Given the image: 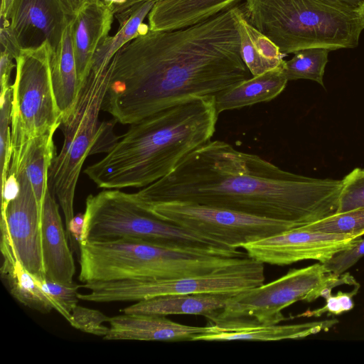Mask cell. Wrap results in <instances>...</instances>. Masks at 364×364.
Here are the masks:
<instances>
[{
    "instance_id": "11",
    "label": "cell",
    "mask_w": 364,
    "mask_h": 364,
    "mask_svg": "<svg viewBox=\"0 0 364 364\" xmlns=\"http://www.w3.org/2000/svg\"><path fill=\"white\" fill-rule=\"evenodd\" d=\"M144 206L165 221L234 249L296 228L281 220L198 204L168 202Z\"/></svg>"
},
{
    "instance_id": "4",
    "label": "cell",
    "mask_w": 364,
    "mask_h": 364,
    "mask_svg": "<svg viewBox=\"0 0 364 364\" xmlns=\"http://www.w3.org/2000/svg\"><path fill=\"white\" fill-rule=\"evenodd\" d=\"M79 279H174L205 274L246 262L240 250L171 247L134 238L79 243Z\"/></svg>"
},
{
    "instance_id": "38",
    "label": "cell",
    "mask_w": 364,
    "mask_h": 364,
    "mask_svg": "<svg viewBox=\"0 0 364 364\" xmlns=\"http://www.w3.org/2000/svg\"><path fill=\"white\" fill-rule=\"evenodd\" d=\"M69 14L73 17L83 6L87 0H62Z\"/></svg>"
},
{
    "instance_id": "15",
    "label": "cell",
    "mask_w": 364,
    "mask_h": 364,
    "mask_svg": "<svg viewBox=\"0 0 364 364\" xmlns=\"http://www.w3.org/2000/svg\"><path fill=\"white\" fill-rule=\"evenodd\" d=\"M338 321H312L301 324H264L250 319L233 318L209 321L207 331L193 341H261L298 339L328 330Z\"/></svg>"
},
{
    "instance_id": "2",
    "label": "cell",
    "mask_w": 364,
    "mask_h": 364,
    "mask_svg": "<svg viewBox=\"0 0 364 364\" xmlns=\"http://www.w3.org/2000/svg\"><path fill=\"white\" fill-rule=\"evenodd\" d=\"M342 186V180L291 173L227 142L210 140L134 195L144 205L198 204L299 228L336 213Z\"/></svg>"
},
{
    "instance_id": "1",
    "label": "cell",
    "mask_w": 364,
    "mask_h": 364,
    "mask_svg": "<svg viewBox=\"0 0 364 364\" xmlns=\"http://www.w3.org/2000/svg\"><path fill=\"white\" fill-rule=\"evenodd\" d=\"M240 7L172 31L146 26L107 65L102 109L131 125L179 100L215 95L252 77L240 55Z\"/></svg>"
},
{
    "instance_id": "18",
    "label": "cell",
    "mask_w": 364,
    "mask_h": 364,
    "mask_svg": "<svg viewBox=\"0 0 364 364\" xmlns=\"http://www.w3.org/2000/svg\"><path fill=\"white\" fill-rule=\"evenodd\" d=\"M109 322V331L103 337L107 341H193L207 331V326L183 325L156 315L124 314L110 317Z\"/></svg>"
},
{
    "instance_id": "24",
    "label": "cell",
    "mask_w": 364,
    "mask_h": 364,
    "mask_svg": "<svg viewBox=\"0 0 364 364\" xmlns=\"http://www.w3.org/2000/svg\"><path fill=\"white\" fill-rule=\"evenodd\" d=\"M156 1L136 3L114 15L119 23L118 31L114 36H108L98 47L92 60L91 70L105 68L121 48L140 34L146 26L143 21Z\"/></svg>"
},
{
    "instance_id": "26",
    "label": "cell",
    "mask_w": 364,
    "mask_h": 364,
    "mask_svg": "<svg viewBox=\"0 0 364 364\" xmlns=\"http://www.w3.org/2000/svg\"><path fill=\"white\" fill-rule=\"evenodd\" d=\"M0 272L10 294L18 301L42 314L55 310L54 301L41 287L39 279L31 274L18 259L3 260Z\"/></svg>"
},
{
    "instance_id": "28",
    "label": "cell",
    "mask_w": 364,
    "mask_h": 364,
    "mask_svg": "<svg viewBox=\"0 0 364 364\" xmlns=\"http://www.w3.org/2000/svg\"><path fill=\"white\" fill-rule=\"evenodd\" d=\"M300 228L306 230L359 237L364 235V208L336 213Z\"/></svg>"
},
{
    "instance_id": "19",
    "label": "cell",
    "mask_w": 364,
    "mask_h": 364,
    "mask_svg": "<svg viewBox=\"0 0 364 364\" xmlns=\"http://www.w3.org/2000/svg\"><path fill=\"white\" fill-rule=\"evenodd\" d=\"M241 0H156L148 14L152 31H172L204 21Z\"/></svg>"
},
{
    "instance_id": "41",
    "label": "cell",
    "mask_w": 364,
    "mask_h": 364,
    "mask_svg": "<svg viewBox=\"0 0 364 364\" xmlns=\"http://www.w3.org/2000/svg\"><path fill=\"white\" fill-rule=\"evenodd\" d=\"M360 21L364 28V1L358 7Z\"/></svg>"
},
{
    "instance_id": "32",
    "label": "cell",
    "mask_w": 364,
    "mask_h": 364,
    "mask_svg": "<svg viewBox=\"0 0 364 364\" xmlns=\"http://www.w3.org/2000/svg\"><path fill=\"white\" fill-rule=\"evenodd\" d=\"M71 314L72 319L69 323L73 327L98 336L104 337L107 334L109 328L103 323L108 322L110 317L102 312L77 305Z\"/></svg>"
},
{
    "instance_id": "21",
    "label": "cell",
    "mask_w": 364,
    "mask_h": 364,
    "mask_svg": "<svg viewBox=\"0 0 364 364\" xmlns=\"http://www.w3.org/2000/svg\"><path fill=\"white\" fill-rule=\"evenodd\" d=\"M282 67L252 76L214 95L218 114L267 102L277 97L288 82Z\"/></svg>"
},
{
    "instance_id": "20",
    "label": "cell",
    "mask_w": 364,
    "mask_h": 364,
    "mask_svg": "<svg viewBox=\"0 0 364 364\" xmlns=\"http://www.w3.org/2000/svg\"><path fill=\"white\" fill-rule=\"evenodd\" d=\"M235 294H168L137 301L122 310L128 314L167 316L200 315L208 317L222 310Z\"/></svg>"
},
{
    "instance_id": "25",
    "label": "cell",
    "mask_w": 364,
    "mask_h": 364,
    "mask_svg": "<svg viewBox=\"0 0 364 364\" xmlns=\"http://www.w3.org/2000/svg\"><path fill=\"white\" fill-rule=\"evenodd\" d=\"M54 134L55 132L46 133L31 140L16 169L9 173L25 174L41 207L49 188V171L55 158Z\"/></svg>"
},
{
    "instance_id": "10",
    "label": "cell",
    "mask_w": 364,
    "mask_h": 364,
    "mask_svg": "<svg viewBox=\"0 0 364 364\" xmlns=\"http://www.w3.org/2000/svg\"><path fill=\"white\" fill-rule=\"evenodd\" d=\"M358 284L348 273L336 275L323 263L292 269L282 277L231 296L225 307L207 317L218 319H250L264 324H278L287 319L282 311L298 301L325 299L341 284Z\"/></svg>"
},
{
    "instance_id": "29",
    "label": "cell",
    "mask_w": 364,
    "mask_h": 364,
    "mask_svg": "<svg viewBox=\"0 0 364 364\" xmlns=\"http://www.w3.org/2000/svg\"><path fill=\"white\" fill-rule=\"evenodd\" d=\"M12 101V85L0 93V168L1 187L7 181L11 158L12 142L11 132V112Z\"/></svg>"
},
{
    "instance_id": "33",
    "label": "cell",
    "mask_w": 364,
    "mask_h": 364,
    "mask_svg": "<svg viewBox=\"0 0 364 364\" xmlns=\"http://www.w3.org/2000/svg\"><path fill=\"white\" fill-rule=\"evenodd\" d=\"M363 256L364 239L360 237L353 246L336 253L323 264L327 272L341 275Z\"/></svg>"
},
{
    "instance_id": "14",
    "label": "cell",
    "mask_w": 364,
    "mask_h": 364,
    "mask_svg": "<svg viewBox=\"0 0 364 364\" xmlns=\"http://www.w3.org/2000/svg\"><path fill=\"white\" fill-rule=\"evenodd\" d=\"M72 16L62 0H14L5 28L21 50L48 42L53 50L59 46Z\"/></svg>"
},
{
    "instance_id": "16",
    "label": "cell",
    "mask_w": 364,
    "mask_h": 364,
    "mask_svg": "<svg viewBox=\"0 0 364 364\" xmlns=\"http://www.w3.org/2000/svg\"><path fill=\"white\" fill-rule=\"evenodd\" d=\"M41 247L46 278L72 285L75 266L53 193L47 191L41 207Z\"/></svg>"
},
{
    "instance_id": "22",
    "label": "cell",
    "mask_w": 364,
    "mask_h": 364,
    "mask_svg": "<svg viewBox=\"0 0 364 364\" xmlns=\"http://www.w3.org/2000/svg\"><path fill=\"white\" fill-rule=\"evenodd\" d=\"M50 72L54 95L63 117L73 108L81 87L72 46L70 23L52 55Z\"/></svg>"
},
{
    "instance_id": "12",
    "label": "cell",
    "mask_w": 364,
    "mask_h": 364,
    "mask_svg": "<svg viewBox=\"0 0 364 364\" xmlns=\"http://www.w3.org/2000/svg\"><path fill=\"white\" fill-rule=\"evenodd\" d=\"M18 182V191L1 213L0 247L3 259H18L40 280L46 279L41 247V206L22 172L11 174Z\"/></svg>"
},
{
    "instance_id": "23",
    "label": "cell",
    "mask_w": 364,
    "mask_h": 364,
    "mask_svg": "<svg viewBox=\"0 0 364 364\" xmlns=\"http://www.w3.org/2000/svg\"><path fill=\"white\" fill-rule=\"evenodd\" d=\"M240 55L252 76L282 67L284 60L279 48L245 18L241 5L237 13Z\"/></svg>"
},
{
    "instance_id": "3",
    "label": "cell",
    "mask_w": 364,
    "mask_h": 364,
    "mask_svg": "<svg viewBox=\"0 0 364 364\" xmlns=\"http://www.w3.org/2000/svg\"><path fill=\"white\" fill-rule=\"evenodd\" d=\"M218 114L214 95L193 96L131 124L84 173L98 188H144L170 173L213 136Z\"/></svg>"
},
{
    "instance_id": "34",
    "label": "cell",
    "mask_w": 364,
    "mask_h": 364,
    "mask_svg": "<svg viewBox=\"0 0 364 364\" xmlns=\"http://www.w3.org/2000/svg\"><path fill=\"white\" fill-rule=\"evenodd\" d=\"M358 289L350 293L339 291L336 295H329L326 298V305L318 309L311 311H306L298 316H320L328 311L333 314H340L348 311L354 306L353 296L356 294Z\"/></svg>"
},
{
    "instance_id": "27",
    "label": "cell",
    "mask_w": 364,
    "mask_h": 364,
    "mask_svg": "<svg viewBox=\"0 0 364 364\" xmlns=\"http://www.w3.org/2000/svg\"><path fill=\"white\" fill-rule=\"evenodd\" d=\"M330 49L323 47L309 48L294 53L293 58L284 60L283 72L287 79L314 80L324 87L323 75Z\"/></svg>"
},
{
    "instance_id": "31",
    "label": "cell",
    "mask_w": 364,
    "mask_h": 364,
    "mask_svg": "<svg viewBox=\"0 0 364 364\" xmlns=\"http://www.w3.org/2000/svg\"><path fill=\"white\" fill-rule=\"evenodd\" d=\"M342 181L337 213L364 208V168L353 169Z\"/></svg>"
},
{
    "instance_id": "5",
    "label": "cell",
    "mask_w": 364,
    "mask_h": 364,
    "mask_svg": "<svg viewBox=\"0 0 364 364\" xmlns=\"http://www.w3.org/2000/svg\"><path fill=\"white\" fill-rule=\"evenodd\" d=\"M241 7L284 55L315 47L353 48L363 29L358 7L336 0H244Z\"/></svg>"
},
{
    "instance_id": "13",
    "label": "cell",
    "mask_w": 364,
    "mask_h": 364,
    "mask_svg": "<svg viewBox=\"0 0 364 364\" xmlns=\"http://www.w3.org/2000/svg\"><path fill=\"white\" fill-rule=\"evenodd\" d=\"M360 237L299 227L247 243L242 248L251 258L264 264L282 266L305 259L324 263L336 253L353 246Z\"/></svg>"
},
{
    "instance_id": "42",
    "label": "cell",
    "mask_w": 364,
    "mask_h": 364,
    "mask_svg": "<svg viewBox=\"0 0 364 364\" xmlns=\"http://www.w3.org/2000/svg\"><path fill=\"white\" fill-rule=\"evenodd\" d=\"M149 1V0H128L127 1V5H126V9L132 6V5L136 4V3H139V2H141V1Z\"/></svg>"
},
{
    "instance_id": "9",
    "label": "cell",
    "mask_w": 364,
    "mask_h": 364,
    "mask_svg": "<svg viewBox=\"0 0 364 364\" xmlns=\"http://www.w3.org/2000/svg\"><path fill=\"white\" fill-rule=\"evenodd\" d=\"M264 263L250 258L210 273L174 279H127L85 282L80 299L94 302L137 301L161 295L237 294L264 284Z\"/></svg>"
},
{
    "instance_id": "40",
    "label": "cell",
    "mask_w": 364,
    "mask_h": 364,
    "mask_svg": "<svg viewBox=\"0 0 364 364\" xmlns=\"http://www.w3.org/2000/svg\"><path fill=\"white\" fill-rule=\"evenodd\" d=\"M336 1H343L346 4H348L355 6H358V7H359V6L364 1V0H336Z\"/></svg>"
},
{
    "instance_id": "30",
    "label": "cell",
    "mask_w": 364,
    "mask_h": 364,
    "mask_svg": "<svg viewBox=\"0 0 364 364\" xmlns=\"http://www.w3.org/2000/svg\"><path fill=\"white\" fill-rule=\"evenodd\" d=\"M38 282L43 290L54 301L55 311L70 323L72 319L71 312L80 299L77 289L81 286L77 284L66 285L48 278L39 279Z\"/></svg>"
},
{
    "instance_id": "35",
    "label": "cell",
    "mask_w": 364,
    "mask_h": 364,
    "mask_svg": "<svg viewBox=\"0 0 364 364\" xmlns=\"http://www.w3.org/2000/svg\"><path fill=\"white\" fill-rule=\"evenodd\" d=\"M14 56L5 50H1L0 56V83L1 92H3L11 87L9 83L12 69L16 64L14 63Z\"/></svg>"
},
{
    "instance_id": "36",
    "label": "cell",
    "mask_w": 364,
    "mask_h": 364,
    "mask_svg": "<svg viewBox=\"0 0 364 364\" xmlns=\"http://www.w3.org/2000/svg\"><path fill=\"white\" fill-rule=\"evenodd\" d=\"M84 225V214H77L70 220L68 227L65 229L68 239L72 247L75 246V241L79 244L81 240Z\"/></svg>"
},
{
    "instance_id": "8",
    "label": "cell",
    "mask_w": 364,
    "mask_h": 364,
    "mask_svg": "<svg viewBox=\"0 0 364 364\" xmlns=\"http://www.w3.org/2000/svg\"><path fill=\"white\" fill-rule=\"evenodd\" d=\"M109 82L107 65L91 70L81 85L71 111L61 119L64 141L49 171L53 191L63 212L65 229L74 215V198L80 173L99 134V114Z\"/></svg>"
},
{
    "instance_id": "37",
    "label": "cell",
    "mask_w": 364,
    "mask_h": 364,
    "mask_svg": "<svg viewBox=\"0 0 364 364\" xmlns=\"http://www.w3.org/2000/svg\"><path fill=\"white\" fill-rule=\"evenodd\" d=\"M103 4L110 8L114 15L126 9V5L128 0H87Z\"/></svg>"
},
{
    "instance_id": "7",
    "label": "cell",
    "mask_w": 364,
    "mask_h": 364,
    "mask_svg": "<svg viewBox=\"0 0 364 364\" xmlns=\"http://www.w3.org/2000/svg\"><path fill=\"white\" fill-rule=\"evenodd\" d=\"M53 51L50 44L45 42L37 48L21 50L15 60L9 172L16 169L31 140L55 132L60 125L62 114L54 95L50 72Z\"/></svg>"
},
{
    "instance_id": "17",
    "label": "cell",
    "mask_w": 364,
    "mask_h": 364,
    "mask_svg": "<svg viewBox=\"0 0 364 364\" xmlns=\"http://www.w3.org/2000/svg\"><path fill=\"white\" fill-rule=\"evenodd\" d=\"M114 16L113 11L108 6L87 1L70 22L80 86L90 73L97 49L109 36Z\"/></svg>"
},
{
    "instance_id": "6",
    "label": "cell",
    "mask_w": 364,
    "mask_h": 364,
    "mask_svg": "<svg viewBox=\"0 0 364 364\" xmlns=\"http://www.w3.org/2000/svg\"><path fill=\"white\" fill-rule=\"evenodd\" d=\"M119 238L138 239L178 248L237 250L158 218L134 193L107 189L88 196L80 242Z\"/></svg>"
},
{
    "instance_id": "39",
    "label": "cell",
    "mask_w": 364,
    "mask_h": 364,
    "mask_svg": "<svg viewBox=\"0 0 364 364\" xmlns=\"http://www.w3.org/2000/svg\"><path fill=\"white\" fill-rule=\"evenodd\" d=\"M14 0H1L0 17L6 18Z\"/></svg>"
}]
</instances>
